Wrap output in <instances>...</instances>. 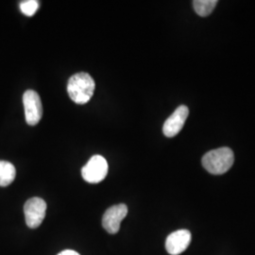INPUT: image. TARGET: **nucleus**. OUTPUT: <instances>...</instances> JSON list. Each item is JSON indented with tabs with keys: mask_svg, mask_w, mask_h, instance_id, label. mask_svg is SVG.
<instances>
[{
	"mask_svg": "<svg viewBox=\"0 0 255 255\" xmlns=\"http://www.w3.org/2000/svg\"><path fill=\"white\" fill-rule=\"evenodd\" d=\"M96 83L88 73L80 72L73 75L67 83V93L77 104H85L94 95Z\"/></svg>",
	"mask_w": 255,
	"mask_h": 255,
	"instance_id": "1",
	"label": "nucleus"
},
{
	"mask_svg": "<svg viewBox=\"0 0 255 255\" xmlns=\"http://www.w3.org/2000/svg\"><path fill=\"white\" fill-rule=\"evenodd\" d=\"M203 167L213 175L226 173L235 162L234 152L229 147L213 149L202 157Z\"/></svg>",
	"mask_w": 255,
	"mask_h": 255,
	"instance_id": "2",
	"label": "nucleus"
},
{
	"mask_svg": "<svg viewBox=\"0 0 255 255\" xmlns=\"http://www.w3.org/2000/svg\"><path fill=\"white\" fill-rule=\"evenodd\" d=\"M108 168V163L103 156L94 155L82 167V178L89 183H99L106 178Z\"/></svg>",
	"mask_w": 255,
	"mask_h": 255,
	"instance_id": "3",
	"label": "nucleus"
},
{
	"mask_svg": "<svg viewBox=\"0 0 255 255\" xmlns=\"http://www.w3.org/2000/svg\"><path fill=\"white\" fill-rule=\"evenodd\" d=\"M46 213V203L41 198H31L24 205L25 220L27 227L36 229L42 224Z\"/></svg>",
	"mask_w": 255,
	"mask_h": 255,
	"instance_id": "4",
	"label": "nucleus"
},
{
	"mask_svg": "<svg viewBox=\"0 0 255 255\" xmlns=\"http://www.w3.org/2000/svg\"><path fill=\"white\" fill-rule=\"evenodd\" d=\"M25 118L29 126H35L43 117V105L40 96L34 90H27L23 95Z\"/></svg>",
	"mask_w": 255,
	"mask_h": 255,
	"instance_id": "5",
	"label": "nucleus"
},
{
	"mask_svg": "<svg viewBox=\"0 0 255 255\" xmlns=\"http://www.w3.org/2000/svg\"><path fill=\"white\" fill-rule=\"evenodd\" d=\"M128 215V207L126 204L114 205L106 210L102 218V226L107 233L115 235L119 233L120 223Z\"/></svg>",
	"mask_w": 255,
	"mask_h": 255,
	"instance_id": "6",
	"label": "nucleus"
},
{
	"mask_svg": "<svg viewBox=\"0 0 255 255\" xmlns=\"http://www.w3.org/2000/svg\"><path fill=\"white\" fill-rule=\"evenodd\" d=\"M191 238V233L188 230H178L173 232L165 240L166 252L171 255H181L190 245Z\"/></svg>",
	"mask_w": 255,
	"mask_h": 255,
	"instance_id": "7",
	"label": "nucleus"
},
{
	"mask_svg": "<svg viewBox=\"0 0 255 255\" xmlns=\"http://www.w3.org/2000/svg\"><path fill=\"white\" fill-rule=\"evenodd\" d=\"M188 115L189 109L185 105L179 106L164 122L163 127L164 135L166 137L176 136L182 130Z\"/></svg>",
	"mask_w": 255,
	"mask_h": 255,
	"instance_id": "8",
	"label": "nucleus"
},
{
	"mask_svg": "<svg viewBox=\"0 0 255 255\" xmlns=\"http://www.w3.org/2000/svg\"><path fill=\"white\" fill-rule=\"evenodd\" d=\"M16 176V170L14 165L7 162L0 161V186L6 187L14 181Z\"/></svg>",
	"mask_w": 255,
	"mask_h": 255,
	"instance_id": "9",
	"label": "nucleus"
},
{
	"mask_svg": "<svg viewBox=\"0 0 255 255\" xmlns=\"http://www.w3.org/2000/svg\"><path fill=\"white\" fill-rule=\"evenodd\" d=\"M218 4L217 0H195L193 1V7L195 11L202 17L210 15Z\"/></svg>",
	"mask_w": 255,
	"mask_h": 255,
	"instance_id": "10",
	"label": "nucleus"
},
{
	"mask_svg": "<svg viewBox=\"0 0 255 255\" xmlns=\"http://www.w3.org/2000/svg\"><path fill=\"white\" fill-rule=\"evenodd\" d=\"M39 9V2L37 0H25L20 3V9L22 13L27 16H32Z\"/></svg>",
	"mask_w": 255,
	"mask_h": 255,
	"instance_id": "11",
	"label": "nucleus"
},
{
	"mask_svg": "<svg viewBox=\"0 0 255 255\" xmlns=\"http://www.w3.org/2000/svg\"><path fill=\"white\" fill-rule=\"evenodd\" d=\"M81 255L80 254H78L77 252H75L73 250H65L63 251L62 253H60L59 255Z\"/></svg>",
	"mask_w": 255,
	"mask_h": 255,
	"instance_id": "12",
	"label": "nucleus"
}]
</instances>
